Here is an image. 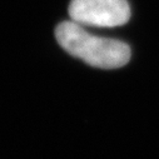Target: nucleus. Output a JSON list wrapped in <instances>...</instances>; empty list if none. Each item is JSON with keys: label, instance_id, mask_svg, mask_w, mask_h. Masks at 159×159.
Wrapping results in <instances>:
<instances>
[{"label": "nucleus", "instance_id": "1", "mask_svg": "<svg viewBox=\"0 0 159 159\" xmlns=\"http://www.w3.org/2000/svg\"><path fill=\"white\" fill-rule=\"evenodd\" d=\"M55 36L65 52L97 68L116 69L124 66L130 59L127 44L94 36L75 21L60 23L55 29Z\"/></svg>", "mask_w": 159, "mask_h": 159}, {"label": "nucleus", "instance_id": "2", "mask_svg": "<svg viewBox=\"0 0 159 159\" xmlns=\"http://www.w3.org/2000/svg\"><path fill=\"white\" fill-rule=\"evenodd\" d=\"M69 15L78 24L95 26H119L130 18L127 0H71Z\"/></svg>", "mask_w": 159, "mask_h": 159}]
</instances>
